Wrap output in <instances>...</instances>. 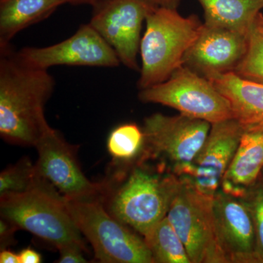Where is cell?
Segmentation results:
<instances>
[{
	"instance_id": "1",
	"label": "cell",
	"mask_w": 263,
	"mask_h": 263,
	"mask_svg": "<svg viewBox=\"0 0 263 263\" xmlns=\"http://www.w3.org/2000/svg\"><path fill=\"white\" fill-rule=\"evenodd\" d=\"M55 81L48 70L24 65L11 48L0 50V136L5 141L35 146L51 129L45 107Z\"/></svg>"
},
{
	"instance_id": "2",
	"label": "cell",
	"mask_w": 263,
	"mask_h": 263,
	"mask_svg": "<svg viewBox=\"0 0 263 263\" xmlns=\"http://www.w3.org/2000/svg\"><path fill=\"white\" fill-rule=\"evenodd\" d=\"M160 164L157 170L143 165L124 179H105L100 201L114 217L145 237L167 216L182 180Z\"/></svg>"
},
{
	"instance_id": "3",
	"label": "cell",
	"mask_w": 263,
	"mask_h": 263,
	"mask_svg": "<svg viewBox=\"0 0 263 263\" xmlns=\"http://www.w3.org/2000/svg\"><path fill=\"white\" fill-rule=\"evenodd\" d=\"M202 24L197 15L183 17L174 8L157 7L148 15L140 45L138 89L164 82L183 65V57L198 37Z\"/></svg>"
},
{
	"instance_id": "4",
	"label": "cell",
	"mask_w": 263,
	"mask_h": 263,
	"mask_svg": "<svg viewBox=\"0 0 263 263\" xmlns=\"http://www.w3.org/2000/svg\"><path fill=\"white\" fill-rule=\"evenodd\" d=\"M0 212L17 229L27 230L57 249L75 245L86 250L65 197L43 178L24 193L1 195Z\"/></svg>"
},
{
	"instance_id": "5",
	"label": "cell",
	"mask_w": 263,
	"mask_h": 263,
	"mask_svg": "<svg viewBox=\"0 0 263 263\" xmlns=\"http://www.w3.org/2000/svg\"><path fill=\"white\" fill-rule=\"evenodd\" d=\"M65 202L76 226L92 246L99 262L155 263L144 238L114 217L100 200L65 198Z\"/></svg>"
},
{
	"instance_id": "6",
	"label": "cell",
	"mask_w": 263,
	"mask_h": 263,
	"mask_svg": "<svg viewBox=\"0 0 263 263\" xmlns=\"http://www.w3.org/2000/svg\"><path fill=\"white\" fill-rule=\"evenodd\" d=\"M212 128L206 121L183 115L155 114L146 118L143 129L145 144L141 160H162L180 178L190 174L194 161Z\"/></svg>"
},
{
	"instance_id": "7",
	"label": "cell",
	"mask_w": 263,
	"mask_h": 263,
	"mask_svg": "<svg viewBox=\"0 0 263 263\" xmlns=\"http://www.w3.org/2000/svg\"><path fill=\"white\" fill-rule=\"evenodd\" d=\"M167 217L182 240L192 263H228L216 231L214 197L182 180Z\"/></svg>"
},
{
	"instance_id": "8",
	"label": "cell",
	"mask_w": 263,
	"mask_h": 263,
	"mask_svg": "<svg viewBox=\"0 0 263 263\" xmlns=\"http://www.w3.org/2000/svg\"><path fill=\"white\" fill-rule=\"evenodd\" d=\"M138 98L143 103L165 105L212 124L233 118L229 103L214 85L184 65L164 82L140 90Z\"/></svg>"
},
{
	"instance_id": "9",
	"label": "cell",
	"mask_w": 263,
	"mask_h": 263,
	"mask_svg": "<svg viewBox=\"0 0 263 263\" xmlns=\"http://www.w3.org/2000/svg\"><path fill=\"white\" fill-rule=\"evenodd\" d=\"M157 7L147 0H97L89 24L113 48L121 64L140 71L142 27Z\"/></svg>"
},
{
	"instance_id": "10",
	"label": "cell",
	"mask_w": 263,
	"mask_h": 263,
	"mask_svg": "<svg viewBox=\"0 0 263 263\" xmlns=\"http://www.w3.org/2000/svg\"><path fill=\"white\" fill-rule=\"evenodd\" d=\"M36 169L41 178L71 200H101L104 183L89 181L77 157L79 146L67 143L61 133L51 128L35 145Z\"/></svg>"
},
{
	"instance_id": "11",
	"label": "cell",
	"mask_w": 263,
	"mask_h": 263,
	"mask_svg": "<svg viewBox=\"0 0 263 263\" xmlns=\"http://www.w3.org/2000/svg\"><path fill=\"white\" fill-rule=\"evenodd\" d=\"M15 56L24 65L48 70L56 66L117 67L121 62L108 43L89 24L62 42L46 47H25Z\"/></svg>"
},
{
	"instance_id": "12",
	"label": "cell",
	"mask_w": 263,
	"mask_h": 263,
	"mask_svg": "<svg viewBox=\"0 0 263 263\" xmlns=\"http://www.w3.org/2000/svg\"><path fill=\"white\" fill-rule=\"evenodd\" d=\"M243 133L233 118L212 124L190 174L181 179L200 193L214 197L220 189Z\"/></svg>"
},
{
	"instance_id": "13",
	"label": "cell",
	"mask_w": 263,
	"mask_h": 263,
	"mask_svg": "<svg viewBox=\"0 0 263 263\" xmlns=\"http://www.w3.org/2000/svg\"><path fill=\"white\" fill-rule=\"evenodd\" d=\"M247 46L248 36L203 24L198 37L183 57V65L207 79L234 72Z\"/></svg>"
},
{
	"instance_id": "14",
	"label": "cell",
	"mask_w": 263,
	"mask_h": 263,
	"mask_svg": "<svg viewBox=\"0 0 263 263\" xmlns=\"http://www.w3.org/2000/svg\"><path fill=\"white\" fill-rule=\"evenodd\" d=\"M216 231L228 263H259L253 221L243 198L219 189L214 196Z\"/></svg>"
},
{
	"instance_id": "15",
	"label": "cell",
	"mask_w": 263,
	"mask_h": 263,
	"mask_svg": "<svg viewBox=\"0 0 263 263\" xmlns=\"http://www.w3.org/2000/svg\"><path fill=\"white\" fill-rule=\"evenodd\" d=\"M228 100L233 119L245 132L263 130V84L231 72L209 79Z\"/></svg>"
},
{
	"instance_id": "16",
	"label": "cell",
	"mask_w": 263,
	"mask_h": 263,
	"mask_svg": "<svg viewBox=\"0 0 263 263\" xmlns=\"http://www.w3.org/2000/svg\"><path fill=\"white\" fill-rule=\"evenodd\" d=\"M263 170V130L245 132L239 146L223 177L220 190L243 198Z\"/></svg>"
},
{
	"instance_id": "17",
	"label": "cell",
	"mask_w": 263,
	"mask_h": 263,
	"mask_svg": "<svg viewBox=\"0 0 263 263\" xmlns=\"http://www.w3.org/2000/svg\"><path fill=\"white\" fill-rule=\"evenodd\" d=\"M65 0H0V50L24 29L48 18Z\"/></svg>"
},
{
	"instance_id": "18",
	"label": "cell",
	"mask_w": 263,
	"mask_h": 263,
	"mask_svg": "<svg viewBox=\"0 0 263 263\" xmlns=\"http://www.w3.org/2000/svg\"><path fill=\"white\" fill-rule=\"evenodd\" d=\"M205 25L229 29L249 36L263 9V0H198Z\"/></svg>"
},
{
	"instance_id": "19",
	"label": "cell",
	"mask_w": 263,
	"mask_h": 263,
	"mask_svg": "<svg viewBox=\"0 0 263 263\" xmlns=\"http://www.w3.org/2000/svg\"><path fill=\"white\" fill-rule=\"evenodd\" d=\"M143 238L155 263H192L182 240L167 216Z\"/></svg>"
},
{
	"instance_id": "20",
	"label": "cell",
	"mask_w": 263,
	"mask_h": 263,
	"mask_svg": "<svg viewBox=\"0 0 263 263\" xmlns=\"http://www.w3.org/2000/svg\"><path fill=\"white\" fill-rule=\"evenodd\" d=\"M144 144L143 129L134 123H127L118 126L110 132L107 148L114 160L127 162L142 154Z\"/></svg>"
},
{
	"instance_id": "21",
	"label": "cell",
	"mask_w": 263,
	"mask_h": 263,
	"mask_svg": "<svg viewBox=\"0 0 263 263\" xmlns=\"http://www.w3.org/2000/svg\"><path fill=\"white\" fill-rule=\"evenodd\" d=\"M262 13L256 18L248 36V46L234 72L243 79L263 84V23Z\"/></svg>"
},
{
	"instance_id": "22",
	"label": "cell",
	"mask_w": 263,
	"mask_h": 263,
	"mask_svg": "<svg viewBox=\"0 0 263 263\" xmlns=\"http://www.w3.org/2000/svg\"><path fill=\"white\" fill-rule=\"evenodd\" d=\"M40 179L35 164H32L28 157H24L0 174V195L24 193L34 186Z\"/></svg>"
},
{
	"instance_id": "23",
	"label": "cell",
	"mask_w": 263,
	"mask_h": 263,
	"mask_svg": "<svg viewBox=\"0 0 263 263\" xmlns=\"http://www.w3.org/2000/svg\"><path fill=\"white\" fill-rule=\"evenodd\" d=\"M243 200L253 221L259 263H263V179L249 188Z\"/></svg>"
},
{
	"instance_id": "24",
	"label": "cell",
	"mask_w": 263,
	"mask_h": 263,
	"mask_svg": "<svg viewBox=\"0 0 263 263\" xmlns=\"http://www.w3.org/2000/svg\"><path fill=\"white\" fill-rule=\"evenodd\" d=\"M60 257L57 262L60 263H85L88 261L85 258L83 252L86 249L79 246H67L58 249Z\"/></svg>"
},
{
	"instance_id": "25",
	"label": "cell",
	"mask_w": 263,
	"mask_h": 263,
	"mask_svg": "<svg viewBox=\"0 0 263 263\" xmlns=\"http://www.w3.org/2000/svg\"><path fill=\"white\" fill-rule=\"evenodd\" d=\"M18 230L9 221L2 217L0 220V243L1 249H6L14 242V233Z\"/></svg>"
},
{
	"instance_id": "26",
	"label": "cell",
	"mask_w": 263,
	"mask_h": 263,
	"mask_svg": "<svg viewBox=\"0 0 263 263\" xmlns=\"http://www.w3.org/2000/svg\"><path fill=\"white\" fill-rule=\"evenodd\" d=\"M20 263H40L42 262L41 254L34 249L26 248L18 254Z\"/></svg>"
},
{
	"instance_id": "27",
	"label": "cell",
	"mask_w": 263,
	"mask_h": 263,
	"mask_svg": "<svg viewBox=\"0 0 263 263\" xmlns=\"http://www.w3.org/2000/svg\"><path fill=\"white\" fill-rule=\"evenodd\" d=\"M0 262L1 263H20L18 254H15L8 249L1 250L0 253Z\"/></svg>"
},
{
	"instance_id": "28",
	"label": "cell",
	"mask_w": 263,
	"mask_h": 263,
	"mask_svg": "<svg viewBox=\"0 0 263 263\" xmlns=\"http://www.w3.org/2000/svg\"><path fill=\"white\" fill-rule=\"evenodd\" d=\"M147 1L157 7L176 9L177 7L179 6L181 0H147Z\"/></svg>"
},
{
	"instance_id": "29",
	"label": "cell",
	"mask_w": 263,
	"mask_h": 263,
	"mask_svg": "<svg viewBox=\"0 0 263 263\" xmlns=\"http://www.w3.org/2000/svg\"><path fill=\"white\" fill-rule=\"evenodd\" d=\"M66 4H70L72 5H90L94 6L96 3L97 0H65Z\"/></svg>"
},
{
	"instance_id": "30",
	"label": "cell",
	"mask_w": 263,
	"mask_h": 263,
	"mask_svg": "<svg viewBox=\"0 0 263 263\" xmlns=\"http://www.w3.org/2000/svg\"><path fill=\"white\" fill-rule=\"evenodd\" d=\"M262 23H263V15H262Z\"/></svg>"
}]
</instances>
